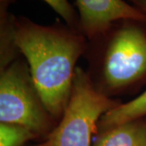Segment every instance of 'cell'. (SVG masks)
Here are the masks:
<instances>
[{
  "instance_id": "obj_1",
  "label": "cell",
  "mask_w": 146,
  "mask_h": 146,
  "mask_svg": "<svg viewBox=\"0 0 146 146\" xmlns=\"http://www.w3.org/2000/svg\"><path fill=\"white\" fill-rule=\"evenodd\" d=\"M13 39L26 58L43 104L59 121L70 98L76 63L88 49L87 38L66 24L42 25L18 16L14 21Z\"/></svg>"
},
{
  "instance_id": "obj_2",
  "label": "cell",
  "mask_w": 146,
  "mask_h": 146,
  "mask_svg": "<svg viewBox=\"0 0 146 146\" xmlns=\"http://www.w3.org/2000/svg\"><path fill=\"white\" fill-rule=\"evenodd\" d=\"M139 21L124 20L91 41L95 46L93 82L102 93H127L146 76V29ZM92 80V79H91Z\"/></svg>"
},
{
  "instance_id": "obj_3",
  "label": "cell",
  "mask_w": 146,
  "mask_h": 146,
  "mask_svg": "<svg viewBox=\"0 0 146 146\" xmlns=\"http://www.w3.org/2000/svg\"><path fill=\"white\" fill-rule=\"evenodd\" d=\"M120 104L102 93L89 73L77 67L61 119L42 142L34 146H92L100 119Z\"/></svg>"
},
{
  "instance_id": "obj_4",
  "label": "cell",
  "mask_w": 146,
  "mask_h": 146,
  "mask_svg": "<svg viewBox=\"0 0 146 146\" xmlns=\"http://www.w3.org/2000/svg\"><path fill=\"white\" fill-rule=\"evenodd\" d=\"M0 121L23 126L43 140L57 125L42 102L28 63L22 60L1 69Z\"/></svg>"
},
{
  "instance_id": "obj_5",
  "label": "cell",
  "mask_w": 146,
  "mask_h": 146,
  "mask_svg": "<svg viewBox=\"0 0 146 146\" xmlns=\"http://www.w3.org/2000/svg\"><path fill=\"white\" fill-rule=\"evenodd\" d=\"M80 32L89 42L104 34L113 24L131 20L146 24V14L125 0H76Z\"/></svg>"
},
{
  "instance_id": "obj_6",
  "label": "cell",
  "mask_w": 146,
  "mask_h": 146,
  "mask_svg": "<svg viewBox=\"0 0 146 146\" xmlns=\"http://www.w3.org/2000/svg\"><path fill=\"white\" fill-rule=\"evenodd\" d=\"M92 146H146V123L138 119L98 131Z\"/></svg>"
},
{
  "instance_id": "obj_7",
  "label": "cell",
  "mask_w": 146,
  "mask_h": 146,
  "mask_svg": "<svg viewBox=\"0 0 146 146\" xmlns=\"http://www.w3.org/2000/svg\"><path fill=\"white\" fill-rule=\"evenodd\" d=\"M146 115V90L137 98L119 105L100 119L98 131L119 125L128 121L141 119Z\"/></svg>"
},
{
  "instance_id": "obj_8",
  "label": "cell",
  "mask_w": 146,
  "mask_h": 146,
  "mask_svg": "<svg viewBox=\"0 0 146 146\" xmlns=\"http://www.w3.org/2000/svg\"><path fill=\"white\" fill-rule=\"evenodd\" d=\"M37 136L23 126L13 123H0V146H24Z\"/></svg>"
},
{
  "instance_id": "obj_9",
  "label": "cell",
  "mask_w": 146,
  "mask_h": 146,
  "mask_svg": "<svg viewBox=\"0 0 146 146\" xmlns=\"http://www.w3.org/2000/svg\"><path fill=\"white\" fill-rule=\"evenodd\" d=\"M42 1L46 2L53 10L61 16L67 25L76 31L80 32L78 13L76 11L74 7L68 2V0H42Z\"/></svg>"
},
{
  "instance_id": "obj_10",
  "label": "cell",
  "mask_w": 146,
  "mask_h": 146,
  "mask_svg": "<svg viewBox=\"0 0 146 146\" xmlns=\"http://www.w3.org/2000/svg\"><path fill=\"white\" fill-rule=\"evenodd\" d=\"M132 3V5L136 7L138 9L146 14V0H127Z\"/></svg>"
}]
</instances>
